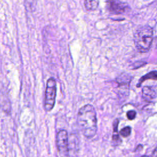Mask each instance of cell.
<instances>
[{
  "instance_id": "obj_2",
  "label": "cell",
  "mask_w": 157,
  "mask_h": 157,
  "mask_svg": "<svg viewBox=\"0 0 157 157\" xmlns=\"http://www.w3.org/2000/svg\"><path fill=\"white\" fill-rule=\"evenodd\" d=\"M153 39V30L148 25L140 27L135 31L134 34L136 47L141 53L147 52L150 50Z\"/></svg>"
},
{
  "instance_id": "obj_13",
  "label": "cell",
  "mask_w": 157,
  "mask_h": 157,
  "mask_svg": "<svg viewBox=\"0 0 157 157\" xmlns=\"http://www.w3.org/2000/svg\"><path fill=\"white\" fill-rule=\"evenodd\" d=\"M141 157H149V156H145V155H144V156H141Z\"/></svg>"
},
{
  "instance_id": "obj_6",
  "label": "cell",
  "mask_w": 157,
  "mask_h": 157,
  "mask_svg": "<svg viewBox=\"0 0 157 157\" xmlns=\"http://www.w3.org/2000/svg\"><path fill=\"white\" fill-rule=\"evenodd\" d=\"M142 95L145 101L150 102L155 98V91L151 87L144 86L142 88Z\"/></svg>"
},
{
  "instance_id": "obj_1",
  "label": "cell",
  "mask_w": 157,
  "mask_h": 157,
  "mask_svg": "<svg viewBox=\"0 0 157 157\" xmlns=\"http://www.w3.org/2000/svg\"><path fill=\"white\" fill-rule=\"evenodd\" d=\"M77 124L85 137L91 139L95 136L97 132V118L96 111L92 105L86 104L79 109Z\"/></svg>"
},
{
  "instance_id": "obj_10",
  "label": "cell",
  "mask_w": 157,
  "mask_h": 157,
  "mask_svg": "<svg viewBox=\"0 0 157 157\" xmlns=\"http://www.w3.org/2000/svg\"><path fill=\"white\" fill-rule=\"evenodd\" d=\"M131 128L129 126H126L122 128L120 131V134L123 137H127L131 134Z\"/></svg>"
},
{
  "instance_id": "obj_5",
  "label": "cell",
  "mask_w": 157,
  "mask_h": 157,
  "mask_svg": "<svg viewBox=\"0 0 157 157\" xmlns=\"http://www.w3.org/2000/svg\"><path fill=\"white\" fill-rule=\"evenodd\" d=\"M108 10L113 13L120 14L124 12L127 7V4L119 1H109L107 2Z\"/></svg>"
},
{
  "instance_id": "obj_12",
  "label": "cell",
  "mask_w": 157,
  "mask_h": 157,
  "mask_svg": "<svg viewBox=\"0 0 157 157\" xmlns=\"http://www.w3.org/2000/svg\"><path fill=\"white\" fill-rule=\"evenodd\" d=\"M152 155H153V156L154 157H157V147L155 148V149L153 151V154Z\"/></svg>"
},
{
  "instance_id": "obj_14",
  "label": "cell",
  "mask_w": 157,
  "mask_h": 157,
  "mask_svg": "<svg viewBox=\"0 0 157 157\" xmlns=\"http://www.w3.org/2000/svg\"></svg>"
},
{
  "instance_id": "obj_8",
  "label": "cell",
  "mask_w": 157,
  "mask_h": 157,
  "mask_svg": "<svg viewBox=\"0 0 157 157\" xmlns=\"http://www.w3.org/2000/svg\"><path fill=\"white\" fill-rule=\"evenodd\" d=\"M148 79H152V80H157V71H151L148 73H147L146 75L142 76L137 84V86H139L141 85V84L145 80Z\"/></svg>"
},
{
  "instance_id": "obj_4",
  "label": "cell",
  "mask_w": 157,
  "mask_h": 157,
  "mask_svg": "<svg viewBox=\"0 0 157 157\" xmlns=\"http://www.w3.org/2000/svg\"><path fill=\"white\" fill-rule=\"evenodd\" d=\"M56 146L60 157H69V139L66 130H59L56 134Z\"/></svg>"
},
{
  "instance_id": "obj_3",
  "label": "cell",
  "mask_w": 157,
  "mask_h": 157,
  "mask_svg": "<svg viewBox=\"0 0 157 157\" xmlns=\"http://www.w3.org/2000/svg\"><path fill=\"white\" fill-rule=\"evenodd\" d=\"M56 94V83L53 78L48 79L46 84L44 108L47 112L50 111L54 107Z\"/></svg>"
},
{
  "instance_id": "obj_9",
  "label": "cell",
  "mask_w": 157,
  "mask_h": 157,
  "mask_svg": "<svg viewBox=\"0 0 157 157\" xmlns=\"http://www.w3.org/2000/svg\"><path fill=\"white\" fill-rule=\"evenodd\" d=\"M98 1H85L84 4L88 10H94L98 6Z\"/></svg>"
},
{
  "instance_id": "obj_7",
  "label": "cell",
  "mask_w": 157,
  "mask_h": 157,
  "mask_svg": "<svg viewBox=\"0 0 157 157\" xmlns=\"http://www.w3.org/2000/svg\"><path fill=\"white\" fill-rule=\"evenodd\" d=\"M118 120L117 119L113 122V135H112V142L114 145H118L121 144V140L118 135Z\"/></svg>"
},
{
  "instance_id": "obj_11",
  "label": "cell",
  "mask_w": 157,
  "mask_h": 157,
  "mask_svg": "<svg viewBox=\"0 0 157 157\" xmlns=\"http://www.w3.org/2000/svg\"><path fill=\"white\" fill-rule=\"evenodd\" d=\"M126 116L129 120H132L135 118V117L136 116V111H134L133 110H129L126 113Z\"/></svg>"
}]
</instances>
